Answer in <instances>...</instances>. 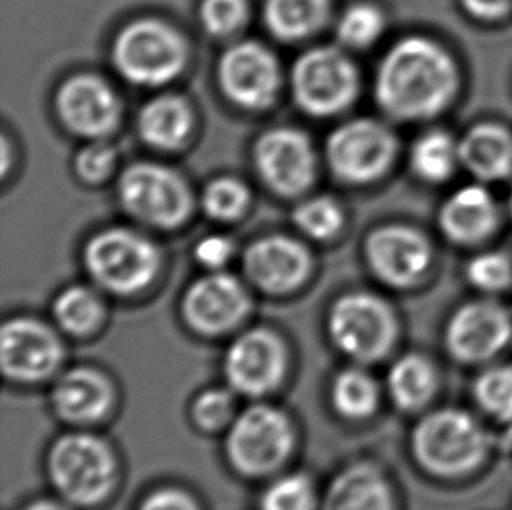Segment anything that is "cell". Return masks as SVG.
Listing matches in <instances>:
<instances>
[{"label":"cell","mask_w":512,"mask_h":510,"mask_svg":"<svg viewBox=\"0 0 512 510\" xmlns=\"http://www.w3.org/2000/svg\"><path fill=\"white\" fill-rule=\"evenodd\" d=\"M460 91L457 62L441 42L413 35L395 42L376 74V102L397 121L441 116Z\"/></svg>","instance_id":"6da1fadb"},{"label":"cell","mask_w":512,"mask_h":510,"mask_svg":"<svg viewBox=\"0 0 512 510\" xmlns=\"http://www.w3.org/2000/svg\"><path fill=\"white\" fill-rule=\"evenodd\" d=\"M493 437L474 414L441 407L423 414L409 437L416 465L437 479H462L478 472L492 453Z\"/></svg>","instance_id":"7a4b0ae2"},{"label":"cell","mask_w":512,"mask_h":510,"mask_svg":"<svg viewBox=\"0 0 512 510\" xmlns=\"http://www.w3.org/2000/svg\"><path fill=\"white\" fill-rule=\"evenodd\" d=\"M44 465L56 497L74 509L104 504L118 484L119 460L111 442L86 428L56 437Z\"/></svg>","instance_id":"3957f363"},{"label":"cell","mask_w":512,"mask_h":510,"mask_svg":"<svg viewBox=\"0 0 512 510\" xmlns=\"http://www.w3.org/2000/svg\"><path fill=\"white\" fill-rule=\"evenodd\" d=\"M222 448L226 462L238 476H278L298 448L296 423L282 407L266 400H252L224 432Z\"/></svg>","instance_id":"277c9868"},{"label":"cell","mask_w":512,"mask_h":510,"mask_svg":"<svg viewBox=\"0 0 512 510\" xmlns=\"http://www.w3.org/2000/svg\"><path fill=\"white\" fill-rule=\"evenodd\" d=\"M327 338L350 364L373 366L387 359L399 341V318L387 299L355 290L327 311Z\"/></svg>","instance_id":"5b68a950"},{"label":"cell","mask_w":512,"mask_h":510,"mask_svg":"<svg viewBox=\"0 0 512 510\" xmlns=\"http://www.w3.org/2000/svg\"><path fill=\"white\" fill-rule=\"evenodd\" d=\"M84 264L100 289L114 296H133L146 290L158 275L160 252L135 231L109 229L86 245Z\"/></svg>","instance_id":"8992f818"},{"label":"cell","mask_w":512,"mask_h":510,"mask_svg":"<svg viewBox=\"0 0 512 510\" xmlns=\"http://www.w3.org/2000/svg\"><path fill=\"white\" fill-rule=\"evenodd\" d=\"M291 367L285 339L270 327H250L236 334L222 357L226 385L249 400H264L284 385Z\"/></svg>","instance_id":"52a82bcc"},{"label":"cell","mask_w":512,"mask_h":510,"mask_svg":"<svg viewBox=\"0 0 512 510\" xmlns=\"http://www.w3.org/2000/svg\"><path fill=\"white\" fill-rule=\"evenodd\" d=\"M65 343L56 325L35 317H13L0 329V369L14 385L55 380L65 364Z\"/></svg>","instance_id":"ba28073f"},{"label":"cell","mask_w":512,"mask_h":510,"mask_svg":"<svg viewBox=\"0 0 512 510\" xmlns=\"http://www.w3.org/2000/svg\"><path fill=\"white\" fill-rule=\"evenodd\" d=\"M186 55L179 32L156 20L128 25L112 51L121 76L140 86H160L175 79L184 69Z\"/></svg>","instance_id":"9c48e42d"},{"label":"cell","mask_w":512,"mask_h":510,"mask_svg":"<svg viewBox=\"0 0 512 510\" xmlns=\"http://www.w3.org/2000/svg\"><path fill=\"white\" fill-rule=\"evenodd\" d=\"M292 91L303 111L326 118L352 104L359 93V72L336 48L308 51L292 69Z\"/></svg>","instance_id":"30bf717a"},{"label":"cell","mask_w":512,"mask_h":510,"mask_svg":"<svg viewBox=\"0 0 512 510\" xmlns=\"http://www.w3.org/2000/svg\"><path fill=\"white\" fill-rule=\"evenodd\" d=\"M119 198L135 219L158 228L179 226L193 207L186 180L167 166L153 163L130 166L121 175Z\"/></svg>","instance_id":"8fae6325"},{"label":"cell","mask_w":512,"mask_h":510,"mask_svg":"<svg viewBox=\"0 0 512 510\" xmlns=\"http://www.w3.org/2000/svg\"><path fill=\"white\" fill-rule=\"evenodd\" d=\"M252 301L245 283L236 276L212 271L186 290L180 315L187 329L200 338H222L249 317Z\"/></svg>","instance_id":"7c38bea8"},{"label":"cell","mask_w":512,"mask_h":510,"mask_svg":"<svg viewBox=\"0 0 512 510\" xmlns=\"http://www.w3.org/2000/svg\"><path fill=\"white\" fill-rule=\"evenodd\" d=\"M397 156L394 131L376 119H353L327 140V161L336 177L366 184L383 177Z\"/></svg>","instance_id":"4fadbf2b"},{"label":"cell","mask_w":512,"mask_h":510,"mask_svg":"<svg viewBox=\"0 0 512 510\" xmlns=\"http://www.w3.org/2000/svg\"><path fill=\"white\" fill-rule=\"evenodd\" d=\"M512 341V315L493 299H474L451 313L444 329V346L465 366L492 362Z\"/></svg>","instance_id":"5bb4252c"},{"label":"cell","mask_w":512,"mask_h":510,"mask_svg":"<svg viewBox=\"0 0 512 510\" xmlns=\"http://www.w3.org/2000/svg\"><path fill=\"white\" fill-rule=\"evenodd\" d=\"M364 252L374 276L392 289L415 287L429 275L434 264L429 238L408 224H387L374 229Z\"/></svg>","instance_id":"9a60e30c"},{"label":"cell","mask_w":512,"mask_h":510,"mask_svg":"<svg viewBox=\"0 0 512 510\" xmlns=\"http://www.w3.org/2000/svg\"><path fill=\"white\" fill-rule=\"evenodd\" d=\"M118 390L109 374L88 364L63 369L49 388V406L58 420L74 428L98 425L111 416Z\"/></svg>","instance_id":"2e32d148"},{"label":"cell","mask_w":512,"mask_h":510,"mask_svg":"<svg viewBox=\"0 0 512 510\" xmlns=\"http://www.w3.org/2000/svg\"><path fill=\"white\" fill-rule=\"evenodd\" d=\"M222 91L243 109H264L277 97L280 67L270 49L259 42L229 48L219 63Z\"/></svg>","instance_id":"e0dca14e"},{"label":"cell","mask_w":512,"mask_h":510,"mask_svg":"<svg viewBox=\"0 0 512 510\" xmlns=\"http://www.w3.org/2000/svg\"><path fill=\"white\" fill-rule=\"evenodd\" d=\"M256 165L264 182L284 196L305 193L315 179V151L305 133L277 128L256 144Z\"/></svg>","instance_id":"ac0fdd59"},{"label":"cell","mask_w":512,"mask_h":510,"mask_svg":"<svg viewBox=\"0 0 512 510\" xmlns=\"http://www.w3.org/2000/svg\"><path fill=\"white\" fill-rule=\"evenodd\" d=\"M312 269V259L301 243L287 236H268L252 243L243 255L249 282L270 296L298 290Z\"/></svg>","instance_id":"d6986e66"},{"label":"cell","mask_w":512,"mask_h":510,"mask_svg":"<svg viewBox=\"0 0 512 510\" xmlns=\"http://www.w3.org/2000/svg\"><path fill=\"white\" fill-rule=\"evenodd\" d=\"M56 109L65 126L81 137H105L118 125V97L95 76H76L63 84Z\"/></svg>","instance_id":"ffe728a7"},{"label":"cell","mask_w":512,"mask_h":510,"mask_svg":"<svg viewBox=\"0 0 512 510\" xmlns=\"http://www.w3.org/2000/svg\"><path fill=\"white\" fill-rule=\"evenodd\" d=\"M320 510H399V502L387 470L373 460H357L331 477Z\"/></svg>","instance_id":"44dd1931"},{"label":"cell","mask_w":512,"mask_h":510,"mask_svg":"<svg viewBox=\"0 0 512 510\" xmlns=\"http://www.w3.org/2000/svg\"><path fill=\"white\" fill-rule=\"evenodd\" d=\"M500 217L499 203L479 182L451 193L439 208L437 224L446 240L460 247H474L499 229Z\"/></svg>","instance_id":"7402d4cb"},{"label":"cell","mask_w":512,"mask_h":510,"mask_svg":"<svg viewBox=\"0 0 512 510\" xmlns=\"http://www.w3.org/2000/svg\"><path fill=\"white\" fill-rule=\"evenodd\" d=\"M460 166L479 182L512 177V131L495 121L472 125L458 140Z\"/></svg>","instance_id":"603a6c76"},{"label":"cell","mask_w":512,"mask_h":510,"mask_svg":"<svg viewBox=\"0 0 512 510\" xmlns=\"http://www.w3.org/2000/svg\"><path fill=\"white\" fill-rule=\"evenodd\" d=\"M388 399L402 413H420L436 399L439 373L423 353H406L390 366L385 380Z\"/></svg>","instance_id":"cb8c5ba5"},{"label":"cell","mask_w":512,"mask_h":510,"mask_svg":"<svg viewBox=\"0 0 512 510\" xmlns=\"http://www.w3.org/2000/svg\"><path fill=\"white\" fill-rule=\"evenodd\" d=\"M381 385L366 366L350 364L334 374L329 404L341 420L360 423L373 418L381 404Z\"/></svg>","instance_id":"d4e9b609"},{"label":"cell","mask_w":512,"mask_h":510,"mask_svg":"<svg viewBox=\"0 0 512 510\" xmlns=\"http://www.w3.org/2000/svg\"><path fill=\"white\" fill-rule=\"evenodd\" d=\"M51 315L63 336L88 339L104 324L105 304L97 290L86 285H70L55 297Z\"/></svg>","instance_id":"484cf974"},{"label":"cell","mask_w":512,"mask_h":510,"mask_svg":"<svg viewBox=\"0 0 512 510\" xmlns=\"http://www.w3.org/2000/svg\"><path fill=\"white\" fill-rule=\"evenodd\" d=\"M191 128L193 112L182 98L173 95L154 98L140 112V135L156 149H177Z\"/></svg>","instance_id":"4316f807"},{"label":"cell","mask_w":512,"mask_h":510,"mask_svg":"<svg viewBox=\"0 0 512 510\" xmlns=\"http://www.w3.org/2000/svg\"><path fill=\"white\" fill-rule=\"evenodd\" d=\"M329 0H268L264 20L284 41H299L315 34L327 20Z\"/></svg>","instance_id":"83f0119b"},{"label":"cell","mask_w":512,"mask_h":510,"mask_svg":"<svg viewBox=\"0 0 512 510\" xmlns=\"http://www.w3.org/2000/svg\"><path fill=\"white\" fill-rule=\"evenodd\" d=\"M409 161L418 179L430 184L446 182L460 166L458 140L448 131L429 130L416 138Z\"/></svg>","instance_id":"f1b7e54d"},{"label":"cell","mask_w":512,"mask_h":510,"mask_svg":"<svg viewBox=\"0 0 512 510\" xmlns=\"http://www.w3.org/2000/svg\"><path fill=\"white\" fill-rule=\"evenodd\" d=\"M322 491L308 472H285L271 477L257 510H320Z\"/></svg>","instance_id":"f546056e"},{"label":"cell","mask_w":512,"mask_h":510,"mask_svg":"<svg viewBox=\"0 0 512 510\" xmlns=\"http://www.w3.org/2000/svg\"><path fill=\"white\" fill-rule=\"evenodd\" d=\"M238 413V393L228 385L208 386L194 395L189 407L194 427L203 434L226 432Z\"/></svg>","instance_id":"4dcf8cb0"},{"label":"cell","mask_w":512,"mask_h":510,"mask_svg":"<svg viewBox=\"0 0 512 510\" xmlns=\"http://www.w3.org/2000/svg\"><path fill=\"white\" fill-rule=\"evenodd\" d=\"M472 397L490 420L512 423L511 364L486 367L474 381Z\"/></svg>","instance_id":"1f68e13d"},{"label":"cell","mask_w":512,"mask_h":510,"mask_svg":"<svg viewBox=\"0 0 512 510\" xmlns=\"http://www.w3.org/2000/svg\"><path fill=\"white\" fill-rule=\"evenodd\" d=\"M465 278L481 294H500L512 287V257L500 250H486L467 262Z\"/></svg>","instance_id":"d6a6232c"},{"label":"cell","mask_w":512,"mask_h":510,"mask_svg":"<svg viewBox=\"0 0 512 510\" xmlns=\"http://www.w3.org/2000/svg\"><path fill=\"white\" fill-rule=\"evenodd\" d=\"M385 30V14L373 4L348 7L338 23V37L350 48L371 46Z\"/></svg>","instance_id":"836d02e7"},{"label":"cell","mask_w":512,"mask_h":510,"mask_svg":"<svg viewBox=\"0 0 512 510\" xmlns=\"http://www.w3.org/2000/svg\"><path fill=\"white\" fill-rule=\"evenodd\" d=\"M294 222L305 235L315 240H327L343 226V212L336 201L320 196L299 205Z\"/></svg>","instance_id":"e575fe53"},{"label":"cell","mask_w":512,"mask_h":510,"mask_svg":"<svg viewBox=\"0 0 512 510\" xmlns=\"http://www.w3.org/2000/svg\"><path fill=\"white\" fill-rule=\"evenodd\" d=\"M203 210L217 221H233L249 205V191L235 179H217L203 193Z\"/></svg>","instance_id":"d590c367"},{"label":"cell","mask_w":512,"mask_h":510,"mask_svg":"<svg viewBox=\"0 0 512 510\" xmlns=\"http://www.w3.org/2000/svg\"><path fill=\"white\" fill-rule=\"evenodd\" d=\"M200 18L210 34L229 35L247 18L245 0H203Z\"/></svg>","instance_id":"8d00e7d4"},{"label":"cell","mask_w":512,"mask_h":510,"mask_svg":"<svg viewBox=\"0 0 512 510\" xmlns=\"http://www.w3.org/2000/svg\"><path fill=\"white\" fill-rule=\"evenodd\" d=\"M116 161V151L111 145L97 142L86 145L83 151L77 154L76 170L81 179L86 182H102L111 173Z\"/></svg>","instance_id":"74e56055"},{"label":"cell","mask_w":512,"mask_h":510,"mask_svg":"<svg viewBox=\"0 0 512 510\" xmlns=\"http://www.w3.org/2000/svg\"><path fill=\"white\" fill-rule=\"evenodd\" d=\"M137 510H203L191 491L182 486H158L142 498Z\"/></svg>","instance_id":"f35d334b"},{"label":"cell","mask_w":512,"mask_h":510,"mask_svg":"<svg viewBox=\"0 0 512 510\" xmlns=\"http://www.w3.org/2000/svg\"><path fill=\"white\" fill-rule=\"evenodd\" d=\"M231 255H233V245L228 238L219 235L203 238L194 249L196 261L212 271H221L222 266L228 264Z\"/></svg>","instance_id":"ab89813d"},{"label":"cell","mask_w":512,"mask_h":510,"mask_svg":"<svg viewBox=\"0 0 512 510\" xmlns=\"http://www.w3.org/2000/svg\"><path fill=\"white\" fill-rule=\"evenodd\" d=\"M465 13L479 21L504 20L512 11V0H460Z\"/></svg>","instance_id":"60d3db41"},{"label":"cell","mask_w":512,"mask_h":510,"mask_svg":"<svg viewBox=\"0 0 512 510\" xmlns=\"http://www.w3.org/2000/svg\"><path fill=\"white\" fill-rule=\"evenodd\" d=\"M21 510H74V507L55 495V497L34 498L23 505Z\"/></svg>","instance_id":"b9f144b4"},{"label":"cell","mask_w":512,"mask_h":510,"mask_svg":"<svg viewBox=\"0 0 512 510\" xmlns=\"http://www.w3.org/2000/svg\"><path fill=\"white\" fill-rule=\"evenodd\" d=\"M509 212H511V217H512V193H511V198H509Z\"/></svg>","instance_id":"7bdbcfd3"}]
</instances>
